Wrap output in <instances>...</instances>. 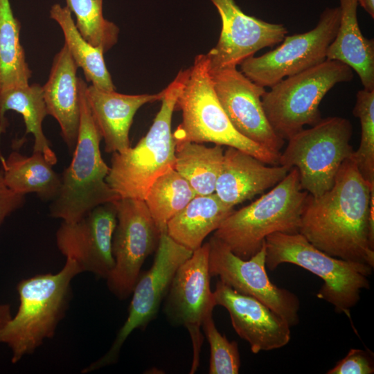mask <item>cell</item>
<instances>
[{
	"mask_svg": "<svg viewBox=\"0 0 374 374\" xmlns=\"http://www.w3.org/2000/svg\"><path fill=\"white\" fill-rule=\"evenodd\" d=\"M188 69L181 70L163 90L160 110L147 134L133 148L112 153L106 181L120 198L144 200L152 183L174 168L175 143L171 130L172 114Z\"/></svg>",
	"mask_w": 374,
	"mask_h": 374,
	"instance_id": "obj_5",
	"label": "cell"
},
{
	"mask_svg": "<svg viewBox=\"0 0 374 374\" xmlns=\"http://www.w3.org/2000/svg\"><path fill=\"white\" fill-rule=\"evenodd\" d=\"M358 4L367 12V13L374 18V0H357Z\"/></svg>",
	"mask_w": 374,
	"mask_h": 374,
	"instance_id": "obj_36",
	"label": "cell"
},
{
	"mask_svg": "<svg viewBox=\"0 0 374 374\" xmlns=\"http://www.w3.org/2000/svg\"><path fill=\"white\" fill-rule=\"evenodd\" d=\"M353 78V69L337 60L323 62L287 77L270 87L262 96L265 115L276 134L288 140L322 118L319 105L338 83Z\"/></svg>",
	"mask_w": 374,
	"mask_h": 374,
	"instance_id": "obj_8",
	"label": "cell"
},
{
	"mask_svg": "<svg viewBox=\"0 0 374 374\" xmlns=\"http://www.w3.org/2000/svg\"><path fill=\"white\" fill-rule=\"evenodd\" d=\"M176 109L181 111L182 121L172 133L175 142L226 145L247 152L266 164L279 165L280 154L247 139L234 128L217 99L206 55H197L188 68Z\"/></svg>",
	"mask_w": 374,
	"mask_h": 374,
	"instance_id": "obj_6",
	"label": "cell"
},
{
	"mask_svg": "<svg viewBox=\"0 0 374 374\" xmlns=\"http://www.w3.org/2000/svg\"><path fill=\"white\" fill-rule=\"evenodd\" d=\"M308 195L301 187L296 168H292L269 192L250 204L233 210L213 236L238 257L249 259L261 249L269 235L299 233Z\"/></svg>",
	"mask_w": 374,
	"mask_h": 374,
	"instance_id": "obj_4",
	"label": "cell"
},
{
	"mask_svg": "<svg viewBox=\"0 0 374 374\" xmlns=\"http://www.w3.org/2000/svg\"><path fill=\"white\" fill-rule=\"evenodd\" d=\"M82 273L75 262L66 259L62 269L24 278L17 285L19 305L0 332V344L11 350L16 364L53 337L71 298V281Z\"/></svg>",
	"mask_w": 374,
	"mask_h": 374,
	"instance_id": "obj_2",
	"label": "cell"
},
{
	"mask_svg": "<svg viewBox=\"0 0 374 374\" xmlns=\"http://www.w3.org/2000/svg\"><path fill=\"white\" fill-rule=\"evenodd\" d=\"M210 75L217 99L234 128L247 139L280 154L285 140L276 134L265 115L262 103L265 87L236 67L210 72Z\"/></svg>",
	"mask_w": 374,
	"mask_h": 374,
	"instance_id": "obj_17",
	"label": "cell"
},
{
	"mask_svg": "<svg viewBox=\"0 0 374 374\" xmlns=\"http://www.w3.org/2000/svg\"><path fill=\"white\" fill-rule=\"evenodd\" d=\"M222 21L217 44L206 54L210 72L236 67L265 47L281 42L287 34L282 24L245 14L234 0H211Z\"/></svg>",
	"mask_w": 374,
	"mask_h": 374,
	"instance_id": "obj_15",
	"label": "cell"
},
{
	"mask_svg": "<svg viewBox=\"0 0 374 374\" xmlns=\"http://www.w3.org/2000/svg\"><path fill=\"white\" fill-rule=\"evenodd\" d=\"M340 17V7L326 8L313 29L286 35L277 48L247 58L240 64V71L265 88L323 62L337 34Z\"/></svg>",
	"mask_w": 374,
	"mask_h": 374,
	"instance_id": "obj_11",
	"label": "cell"
},
{
	"mask_svg": "<svg viewBox=\"0 0 374 374\" xmlns=\"http://www.w3.org/2000/svg\"><path fill=\"white\" fill-rule=\"evenodd\" d=\"M374 363L371 352L351 348L347 355L326 372L327 374H373Z\"/></svg>",
	"mask_w": 374,
	"mask_h": 374,
	"instance_id": "obj_33",
	"label": "cell"
},
{
	"mask_svg": "<svg viewBox=\"0 0 374 374\" xmlns=\"http://www.w3.org/2000/svg\"><path fill=\"white\" fill-rule=\"evenodd\" d=\"M213 294L216 305L226 309L233 329L248 342L253 353L278 349L290 342L291 326L258 299L235 291L220 280Z\"/></svg>",
	"mask_w": 374,
	"mask_h": 374,
	"instance_id": "obj_18",
	"label": "cell"
},
{
	"mask_svg": "<svg viewBox=\"0 0 374 374\" xmlns=\"http://www.w3.org/2000/svg\"><path fill=\"white\" fill-rule=\"evenodd\" d=\"M353 127L339 116L321 118L289 139L279 165L296 168L302 188L312 197L330 190L342 163L350 158Z\"/></svg>",
	"mask_w": 374,
	"mask_h": 374,
	"instance_id": "obj_9",
	"label": "cell"
},
{
	"mask_svg": "<svg viewBox=\"0 0 374 374\" xmlns=\"http://www.w3.org/2000/svg\"><path fill=\"white\" fill-rule=\"evenodd\" d=\"M114 202L99 205L75 222L62 221L56 232L57 248L66 259L75 262L81 272L105 279L114 265L112 237L117 222Z\"/></svg>",
	"mask_w": 374,
	"mask_h": 374,
	"instance_id": "obj_16",
	"label": "cell"
},
{
	"mask_svg": "<svg viewBox=\"0 0 374 374\" xmlns=\"http://www.w3.org/2000/svg\"><path fill=\"white\" fill-rule=\"evenodd\" d=\"M353 114L361 125L360 143L353 159L364 179L374 188V90L357 91Z\"/></svg>",
	"mask_w": 374,
	"mask_h": 374,
	"instance_id": "obj_31",
	"label": "cell"
},
{
	"mask_svg": "<svg viewBox=\"0 0 374 374\" xmlns=\"http://www.w3.org/2000/svg\"><path fill=\"white\" fill-rule=\"evenodd\" d=\"M208 244H203L177 269L164 299L163 312L169 321L185 327L192 339L194 358L191 373L199 364L203 341L200 332L204 319L216 306L210 286Z\"/></svg>",
	"mask_w": 374,
	"mask_h": 374,
	"instance_id": "obj_14",
	"label": "cell"
},
{
	"mask_svg": "<svg viewBox=\"0 0 374 374\" xmlns=\"http://www.w3.org/2000/svg\"><path fill=\"white\" fill-rule=\"evenodd\" d=\"M265 164L247 152L228 147L224 152L215 195L223 203L234 208L276 186L292 169Z\"/></svg>",
	"mask_w": 374,
	"mask_h": 374,
	"instance_id": "obj_19",
	"label": "cell"
},
{
	"mask_svg": "<svg viewBox=\"0 0 374 374\" xmlns=\"http://www.w3.org/2000/svg\"><path fill=\"white\" fill-rule=\"evenodd\" d=\"M78 68L64 44L55 55L48 80L42 86L47 114L59 123L71 154L76 144L80 124Z\"/></svg>",
	"mask_w": 374,
	"mask_h": 374,
	"instance_id": "obj_21",
	"label": "cell"
},
{
	"mask_svg": "<svg viewBox=\"0 0 374 374\" xmlns=\"http://www.w3.org/2000/svg\"><path fill=\"white\" fill-rule=\"evenodd\" d=\"M175 143L174 169L186 180L197 195L215 193L223 161L222 145L207 147L189 141Z\"/></svg>",
	"mask_w": 374,
	"mask_h": 374,
	"instance_id": "obj_27",
	"label": "cell"
},
{
	"mask_svg": "<svg viewBox=\"0 0 374 374\" xmlns=\"http://www.w3.org/2000/svg\"><path fill=\"white\" fill-rule=\"evenodd\" d=\"M215 193L196 195L168 222L166 232L176 242L193 251L233 211Z\"/></svg>",
	"mask_w": 374,
	"mask_h": 374,
	"instance_id": "obj_23",
	"label": "cell"
},
{
	"mask_svg": "<svg viewBox=\"0 0 374 374\" xmlns=\"http://www.w3.org/2000/svg\"><path fill=\"white\" fill-rule=\"evenodd\" d=\"M341 17L326 59L350 66L358 75L364 89L374 90V41L363 35L357 20V0H339Z\"/></svg>",
	"mask_w": 374,
	"mask_h": 374,
	"instance_id": "obj_22",
	"label": "cell"
},
{
	"mask_svg": "<svg viewBox=\"0 0 374 374\" xmlns=\"http://www.w3.org/2000/svg\"><path fill=\"white\" fill-rule=\"evenodd\" d=\"M87 98L94 121L104 139L105 152H122L130 147L129 132L138 109L161 100L163 90L154 94L127 95L87 86Z\"/></svg>",
	"mask_w": 374,
	"mask_h": 374,
	"instance_id": "obj_20",
	"label": "cell"
},
{
	"mask_svg": "<svg viewBox=\"0 0 374 374\" xmlns=\"http://www.w3.org/2000/svg\"><path fill=\"white\" fill-rule=\"evenodd\" d=\"M373 200L374 188L352 156L330 190L318 197L309 194L299 233L331 256L374 267Z\"/></svg>",
	"mask_w": 374,
	"mask_h": 374,
	"instance_id": "obj_1",
	"label": "cell"
},
{
	"mask_svg": "<svg viewBox=\"0 0 374 374\" xmlns=\"http://www.w3.org/2000/svg\"><path fill=\"white\" fill-rule=\"evenodd\" d=\"M196 195L186 180L172 168L152 183L144 201L155 224L162 232L166 231L168 221Z\"/></svg>",
	"mask_w": 374,
	"mask_h": 374,
	"instance_id": "obj_29",
	"label": "cell"
},
{
	"mask_svg": "<svg viewBox=\"0 0 374 374\" xmlns=\"http://www.w3.org/2000/svg\"><path fill=\"white\" fill-rule=\"evenodd\" d=\"M208 244L211 277L217 276L235 291L252 296L282 317L290 326L299 322L300 301L292 292L274 285L269 278L265 265V247L247 260L234 254L229 247L213 235Z\"/></svg>",
	"mask_w": 374,
	"mask_h": 374,
	"instance_id": "obj_13",
	"label": "cell"
},
{
	"mask_svg": "<svg viewBox=\"0 0 374 374\" xmlns=\"http://www.w3.org/2000/svg\"><path fill=\"white\" fill-rule=\"evenodd\" d=\"M265 247L266 267L272 271L280 264L291 263L312 272L323 281L317 296L350 319V309L360 300L362 291L370 288L368 277L373 267L331 256L300 233H274L265 238Z\"/></svg>",
	"mask_w": 374,
	"mask_h": 374,
	"instance_id": "obj_7",
	"label": "cell"
},
{
	"mask_svg": "<svg viewBox=\"0 0 374 374\" xmlns=\"http://www.w3.org/2000/svg\"><path fill=\"white\" fill-rule=\"evenodd\" d=\"M5 184L13 192L26 195L35 193L43 201H53L59 194L61 175L39 152L30 157L12 152L7 158L0 154Z\"/></svg>",
	"mask_w": 374,
	"mask_h": 374,
	"instance_id": "obj_24",
	"label": "cell"
},
{
	"mask_svg": "<svg viewBox=\"0 0 374 374\" xmlns=\"http://www.w3.org/2000/svg\"><path fill=\"white\" fill-rule=\"evenodd\" d=\"M10 305L0 303V332L12 318Z\"/></svg>",
	"mask_w": 374,
	"mask_h": 374,
	"instance_id": "obj_35",
	"label": "cell"
},
{
	"mask_svg": "<svg viewBox=\"0 0 374 374\" xmlns=\"http://www.w3.org/2000/svg\"><path fill=\"white\" fill-rule=\"evenodd\" d=\"M202 328L210 346L209 374H238L240 358L237 342L229 341L218 331L213 313L204 319Z\"/></svg>",
	"mask_w": 374,
	"mask_h": 374,
	"instance_id": "obj_32",
	"label": "cell"
},
{
	"mask_svg": "<svg viewBox=\"0 0 374 374\" xmlns=\"http://www.w3.org/2000/svg\"><path fill=\"white\" fill-rule=\"evenodd\" d=\"M20 29L10 0H0V93L29 84L32 71L20 42Z\"/></svg>",
	"mask_w": 374,
	"mask_h": 374,
	"instance_id": "obj_28",
	"label": "cell"
},
{
	"mask_svg": "<svg viewBox=\"0 0 374 374\" xmlns=\"http://www.w3.org/2000/svg\"><path fill=\"white\" fill-rule=\"evenodd\" d=\"M117 222L112 237L114 267L107 277L109 291L127 299L145 259L157 249L161 231L144 200L120 198L115 202Z\"/></svg>",
	"mask_w": 374,
	"mask_h": 374,
	"instance_id": "obj_12",
	"label": "cell"
},
{
	"mask_svg": "<svg viewBox=\"0 0 374 374\" xmlns=\"http://www.w3.org/2000/svg\"><path fill=\"white\" fill-rule=\"evenodd\" d=\"M50 17L61 28L64 44L76 65L82 69L87 82L101 90L115 91L116 87L104 60V51L82 37L69 8L55 3L50 10Z\"/></svg>",
	"mask_w": 374,
	"mask_h": 374,
	"instance_id": "obj_26",
	"label": "cell"
},
{
	"mask_svg": "<svg viewBox=\"0 0 374 374\" xmlns=\"http://www.w3.org/2000/svg\"><path fill=\"white\" fill-rule=\"evenodd\" d=\"M10 110L22 116L26 125L25 135L33 134V152L42 153L51 165H55L57 161V157L42 129V122L48 115L42 86L35 83L11 88L0 93V140L8 125L6 113Z\"/></svg>",
	"mask_w": 374,
	"mask_h": 374,
	"instance_id": "obj_25",
	"label": "cell"
},
{
	"mask_svg": "<svg viewBox=\"0 0 374 374\" xmlns=\"http://www.w3.org/2000/svg\"><path fill=\"white\" fill-rule=\"evenodd\" d=\"M75 16V26L89 44L108 51L118 41V27L103 16V0H65Z\"/></svg>",
	"mask_w": 374,
	"mask_h": 374,
	"instance_id": "obj_30",
	"label": "cell"
},
{
	"mask_svg": "<svg viewBox=\"0 0 374 374\" xmlns=\"http://www.w3.org/2000/svg\"><path fill=\"white\" fill-rule=\"evenodd\" d=\"M80 124L73 158L61 175V187L51 202L50 215L75 222L99 205L120 197L106 181L109 167L100 149L102 139L87 98L86 82L78 77Z\"/></svg>",
	"mask_w": 374,
	"mask_h": 374,
	"instance_id": "obj_3",
	"label": "cell"
},
{
	"mask_svg": "<svg viewBox=\"0 0 374 374\" xmlns=\"http://www.w3.org/2000/svg\"><path fill=\"white\" fill-rule=\"evenodd\" d=\"M24 195L13 192L5 184L0 170V226L8 216L24 204Z\"/></svg>",
	"mask_w": 374,
	"mask_h": 374,
	"instance_id": "obj_34",
	"label": "cell"
},
{
	"mask_svg": "<svg viewBox=\"0 0 374 374\" xmlns=\"http://www.w3.org/2000/svg\"><path fill=\"white\" fill-rule=\"evenodd\" d=\"M193 251L173 240L162 231L151 267L139 277L132 292V300L125 321L118 330L109 350L85 367L84 373L115 364L127 337L137 329H144L157 315L172 278L179 267Z\"/></svg>",
	"mask_w": 374,
	"mask_h": 374,
	"instance_id": "obj_10",
	"label": "cell"
}]
</instances>
